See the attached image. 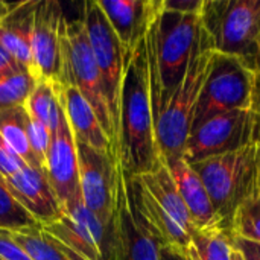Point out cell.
<instances>
[{
  "label": "cell",
  "instance_id": "cell-2",
  "mask_svg": "<svg viewBox=\"0 0 260 260\" xmlns=\"http://www.w3.org/2000/svg\"><path fill=\"white\" fill-rule=\"evenodd\" d=\"M201 35L200 14H180L161 8L146 32L154 117L184 78Z\"/></svg>",
  "mask_w": 260,
  "mask_h": 260
},
{
  "label": "cell",
  "instance_id": "cell-30",
  "mask_svg": "<svg viewBox=\"0 0 260 260\" xmlns=\"http://www.w3.org/2000/svg\"><path fill=\"white\" fill-rule=\"evenodd\" d=\"M24 163L15 155V152L6 145L3 137L0 136V177L6 178L15 174Z\"/></svg>",
  "mask_w": 260,
  "mask_h": 260
},
{
  "label": "cell",
  "instance_id": "cell-5",
  "mask_svg": "<svg viewBox=\"0 0 260 260\" xmlns=\"http://www.w3.org/2000/svg\"><path fill=\"white\" fill-rule=\"evenodd\" d=\"M200 18L213 52L260 72V0H204Z\"/></svg>",
  "mask_w": 260,
  "mask_h": 260
},
{
  "label": "cell",
  "instance_id": "cell-37",
  "mask_svg": "<svg viewBox=\"0 0 260 260\" xmlns=\"http://www.w3.org/2000/svg\"><path fill=\"white\" fill-rule=\"evenodd\" d=\"M232 260H245L244 259V256L233 247V253H232Z\"/></svg>",
  "mask_w": 260,
  "mask_h": 260
},
{
  "label": "cell",
  "instance_id": "cell-13",
  "mask_svg": "<svg viewBox=\"0 0 260 260\" xmlns=\"http://www.w3.org/2000/svg\"><path fill=\"white\" fill-rule=\"evenodd\" d=\"M41 227L87 260L107 259L110 230L85 206L81 193L62 209L58 219Z\"/></svg>",
  "mask_w": 260,
  "mask_h": 260
},
{
  "label": "cell",
  "instance_id": "cell-3",
  "mask_svg": "<svg viewBox=\"0 0 260 260\" xmlns=\"http://www.w3.org/2000/svg\"><path fill=\"white\" fill-rule=\"evenodd\" d=\"M128 184L136 210L158 244L186 253L195 227L161 157L152 171L128 177Z\"/></svg>",
  "mask_w": 260,
  "mask_h": 260
},
{
  "label": "cell",
  "instance_id": "cell-28",
  "mask_svg": "<svg viewBox=\"0 0 260 260\" xmlns=\"http://www.w3.org/2000/svg\"><path fill=\"white\" fill-rule=\"evenodd\" d=\"M26 131H27V140L30 145V151L35 157V160L38 161L40 168L44 169L49 146L52 142V133L41 122L34 119L27 111H26Z\"/></svg>",
  "mask_w": 260,
  "mask_h": 260
},
{
  "label": "cell",
  "instance_id": "cell-1",
  "mask_svg": "<svg viewBox=\"0 0 260 260\" xmlns=\"http://www.w3.org/2000/svg\"><path fill=\"white\" fill-rule=\"evenodd\" d=\"M117 155L128 177L146 174L160 161L145 38L129 55L125 69Z\"/></svg>",
  "mask_w": 260,
  "mask_h": 260
},
{
  "label": "cell",
  "instance_id": "cell-27",
  "mask_svg": "<svg viewBox=\"0 0 260 260\" xmlns=\"http://www.w3.org/2000/svg\"><path fill=\"white\" fill-rule=\"evenodd\" d=\"M232 235L233 238L260 244V193L238 209L232 224Z\"/></svg>",
  "mask_w": 260,
  "mask_h": 260
},
{
  "label": "cell",
  "instance_id": "cell-35",
  "mask_svg": "<svg viewBox=\"0 0 260 260\" xmlns=\"http://www.w3.org/2000/svg\"><path fill=\"white\" fill-rule=\"evenodd\" d=\"M253 110L257 113V119H259V136H257V142L260 143V72L256 73V90H254V104H253Z\"/></svg>",
  "mask_w": 260,
  "mask_h": 260
},
{
  "label": "cell",
  "instance_id": "cell-14",
  "mask_svg": "<svg viewBox=\"0 0 260 260\" xmlns=\"http://www.w3.org/2000/svg\"><path fill=\"white\" fill-rule=\"evenodd\" d=\"M58 0H38L32 29V61L35 79L58 82L62 62V35L66 26Z\"/></svg>",
  "mask_w": 260,
  "mask_h": 260
},
{
  "label": "cell",
  "instance_id": "cell-36",
  "mask_svg": "<svg viewBox=\"0 0 260 260\" xmlns=\"http://www.w3.org/2000/svg\"><path fill=\"white\" fill-rule=\"evenodd\" d=\"M17 5V2H2L0 0V24H2V21L5 20V17L12 11V8Z\"/></svg>",
  "mask_w": 260,
  "mask_h": 260
},
{
  "label": "cell",
  "instance_id": "cell-23",
  "mask_svg": "<svg viewBox=\"0 0 260 260\" xmlns=\"http://www.w3.org/2000/svg\"><path fill=\"white\" fill-rule=\"evenodd\" d=\"M0 136L24 165L40 168L27 140L24 107L0 110Z\"/></svg>",
  "mask_w": 260,
  "mask_h": 260
},
{
  "label": "cell",
  "instance_id": "cell-24",
  "mask_svg": "<svg viewBox=\"0 0 260 260\" xmlns=\"http://www.w3.org/2000/svg\"><path fill=\"white\" fill-rule=\"evenodd\" d=\"M233 236L232 233L215 230H195L190 245L184 253L189 260H232Z\"/></svg>",
  "mask_w": 260,
  "mask_h": 260
},
{
  "label": "cell",
  "instance_id": "cell-4",
  "mask_svg": "<svg viewBox=\"0 0 260 260\" xmlns=\"http://www.w3.org/2000/svg\"><path fill=\"white\" fill-rule=\"evenodd\" d=\"M190 166L203 180L222 229L232 233L238 209L260 193V143L254 142Z\"/></svg>",
  "mask_w": 260,
  "mask_h": 260
},
{
  "label": "cell",
  "instance_id": "cell-7",
  "mask_svg": "<svg viewBox=\"0 0 260 260\" xmlns=\"http://www.w3.org/2000/svg\"><path fill=\"white\" fill-rule=\"evenodd\" d=\"M58 85H73L94 110L104 131L117 154L116 136L108 111L102 78L90 49L82 15L76 20H66L62 35V62ZM119 157V155H117Z\"/></svg>",
  "mask_w": 260,
  "mask_h": 260
},
{
  "label": "cell",
  "instance_id": "cell-26",
  "mask_svg": "<svg viewBox=\"0 0 260 260\" xmlns=\"http://www.w3.org/2000/svg\"><path fill=\"white\" fill-rule=\"evenodd\" d=\"M35 82L34 76L23 69L0 79V110L24 107Z\"/></svg>",
  "mask_w": 260,
  "mask_h": 260
},
{
  "label": "cell",
  "instance_id": "cell-9",
  "mask_svg": "<svg viewBox=\"0 0 260 260\" xmlns=\"http://www.w3.org/2000/svg\"><path fill=\"white\" fill-rule=\"evenodd\" d=\"M82 20L85 24L91 53L94 56V61L98 64L102 78L104 93L111 116L114 136H116V148H117L122 85H123V76H125L128 58L125 55V50L119 38L116 37L113 27L110 26L107 17L104 15L98 0L84 3Z\"/></svg>",
  "mask_w": 260,
  "mask_h": 260
},
{
  "label": "cell",
  "instance_id": "cell-15",
  "mask_svg": "<svg viewBox=\"0 0 260 260\" xmlns=\"http://www.w3.org/2000/svg\"><path fill=\"white\" fill-rule=\"evenodd\" d=\"M44 171L52 190L61 204V209H64L81 193L76 142L66 119L64 110L59 126L52 134Z\"/></svg>",
  "mask_w": 260,
  "mask_h": 260
},
{
  "label": "cell",
  "instance_id": "cell-32",
  "mask_svg": "<svg viewBox=\"0 0 260 260\" xmlns=\"http://www.w3.org/2000/svg\"><path fill=\"white\" fill-rule=\"evenodd\" d=\"M233 247L244 256L245 260H260V244L250 242L241 238H233Z\"/></svg>",
  "mask_w": 260,
  "mask_h": 260
},
{
  "label": "cell",
  "instance_id": "cell-25",
  "mask_svg": "<svg viewBox=\"0 0 260 260\" xmlns=\"http://www.w3.org/2000/svg\"><path fill=\"white\" fill-rule=\"evenodd\" d=\"M40 227L35 218L11 195L0 177V229L20 232Z\"/></svg>",
  "mask_w": 260,
  "mask_h": 260
},
{
  "label": "cell",
  "instance_id": "cell-21",
  "mask_svg": "<svg viewBox=\"0 0 260 260\" xmlns=\"http://www.w3.org/2000/svg\"><path fill=\"white\" fill-rule=\"evenodd\" d=\"M11 235L32 260H87L47 233L41 225L35 229L11 232Z\"/></svg>",
  "mask_w": 260,
  "mask_h": 260
},
{
  "label": "cell",
  "instance_id": "cell-11",
  "mask_svg": "<svg viewBox=\"0 0 260 260\" xmlns=\"http://www.w3.org/2000/svg\"><path fill=\"white\" fill-rule=\"evenodd\" d=\"M161 245L142 221L131 198L122 165L117 171L116 203L105 260H160Z\"/></svg>",
  "mask_w": 260,
  "mask_h": 260
},
{
  "label": "cell",
  "instance_id": "cell-10",
  "mask_svg": "<svg viewBox=\"0 0 260 260\" xmlns=\"http://www.w3.org/2000/svg\"><path fill=\"white\" fill-rule=\"evenodd\" d=\"M259 119L251 110H233L216 114L190 129L184 158L197 163L229 154L257 142Z\"/></svg>",
  "mask_w": 260,
  "mask_h": 260
},
{
  "label": "cell",
  "instance_id": "cell-16",
  "mask_svg": "<svg viewBox=\"0 0 260 260\" xmlns=\"http://www.w3.org/2000/svg\"><path fill=\"white\" fill-rule=\"evenodd\" d=\"M98 3L119 38L126 58L145 38L163 8V0H98Z\"/></svg>",
  "mask_w": 260,
  "mask_h": 260
},
{
  "label": "cell",
  "instance_id": "cell-12",
  "mask_svg": "<svg viewBox=\"0 0 260 260\" xmlns=\"http://www.w3.org/2000/svg\"><path fill=\"white\" fill-rule=\"evenodd\" d=\"M76 151L81 197L85 206L110 230L114 213L117 171L120 161L119 158L102 154L81 142H76Z\"/></svg>",
  "mask_w": 260,
  "mask_h": 260
},
{
  "label": "cell",
  "instance_id": "cell-19",
  "mask_svg": "<svg viewBox=\"0 0 260 260\" xmlns=\"http://www.w3.org/2000/svg\"><path fill=\"white\" fill-rule=\"evenodd\" d=\"M58 94L75 140L102 154L119 158L94 110L78 91V88L73 85H58Z\"/></svg>",
  "mask_w": 260,
  "mask_h": 260
},
{
  "label": "cell",
  "instance_id": "cell-33",
  "mask_svg": "<svg viewBox=\"0 0 260 260\" xmlns=\"http://www.w3.org/2000/svg\"><path fill=\"white\" fill-rule=\"evenodd\" d=\"M21 70V67L15 62V59L6 52V49L0 44V79ZM24 70V69H23Z\"/></svg>",
  "mask_w": 260,
  "mask_h": 260
},
{
  "label": "cell",
  "instance_id": "cell-22",
  "mask_svg": "<svg viewBox=\"0 0 260 260\" xmlns=\"http://www.w3.org/2000/svg\"><path fill=\"white\" fill-rule=\"evenodd\" d=\"M26 111L41 122L52 134L58 129L62 117V105L58 94V85L47 79H38L26 102Z\"/></svg>",
  "mask_w": 260,
  "mask_h": 260
},
{
  "label": "cell",
  "instance_id": "cell-20",
  "mask_svg": "<svg viewBox=\"0 0 260 260\" xmlns=\"http://www.w3.org/2000/svg\"><path fill=\"white\" fill-rule=\"evenodd\" d=\"M37 2L38 0L17 2V5L0 24V44L21 69L34 76V79L35 72L32 61V29Z\"/></svg>",
  "mask_w": 260,
  "mask_h": 260
},
{
  "label": "cell",
  "instance_id": "cell-29",
  "mask_svg": "<svg viewBox=\"0 0 260 260\" xmlns=\"http://www.w3.org/2000/svg\"><path fill=\"white\" fill-rule=\"evenodd\" d=\"M0 260H32V257L15 242L11 232L0 229Z\"/></svg>",
  "mask_w": 260,
  "mask_h": 260
},
{
  "label": "cell",
  "instance_id": "cell-34",
  "mask_svg": "<svg viewBox=\"0 0 260 260\" xmlns=\"http://www.w3.org/2000/svg\"><path fill=\"white\" fill-rule=\"evenodd\" d=\"M160 260H189L187 256L175 248L171 247H161L160 250Z\"/></svg>",
  "mask_w": 260,
  "mask_h": 260
},
{
  "label": "cell",
  "instance_id": "cell-6",
  "mask_svg": "<svg viewBox=\"0 0 260 260\" xmlns=\"http://www.w3.org/2000/svg\"><path fill=\"white\" fill-rule=\"evenodd\" d=\"M212 55L213 50L201 27L195 53L189 62L183 81L155 116L157 148L163 160L184 157L193 114L212 62Z\"/></svg>",
  "mask_w": 260,
  "mask_h": 260
},
{
  "label": "cell",
  "instance_id": "cell-17",
  "mask_svg": "<svg viewBox=\"0 0 260 260\" xmlns=\"http://www.w3.org/2000/svg\"><path fill=\"white\" fill-rule=\"evenodd\" d=\"M2 180L11 195L40 225H46L61 216V204L52 190L44 169L23 165L15 174Z\"/></svg>",
  "mask_w": 260,
  "mask_h": 260
},
{
  "label": "cell",
  "instance_id": "cell-8",
  "mask_svg": "<svg viewBox=\"0 0 260 260\" xmlns=\"http://www.w3.org/2000/svg\"><path fill=\"white\" fill-rule=\"evenodd\" d=\"M254 70L239 58L213 52L193 114L192 128L221 113L251 110L254 104Z\"/></svg>",
  "mask_w": 260,
  "mask_h": 260
},
{
  "label": "cell",
  "instance_id": "cell-31",
  "mask_svg": "<svg viewBox=\"0 0 260 260\" xmlns=\"http://www.w3.org/2000/svg\"><path fill=\"white\" fill-rule=\"evenodd\" d=\"M204 0H163V8L180 14H201Z\"/></svg>",
  "mask_w": 260,
  "mask_h": 260
},
{
  "label": "cell",
  "instance_id": "cell-18",
  "mask_svg": "<svg viewBox=\"0 0 260 260\" xmlns=\"http://www.w3.org/2000/svg\"><path fill=\"white\" fill-rule=\"evenodd\" d=\"M163 161L168 166L172 180L186 204V209L190 215L195 230H215V229L224 230L221 219L213 207V203L207 193V189L203 180L200 178V175L190 166V163H187L184 157L163 160Z\"/></svg>",
  "mask_w": 260,
  "mask_h": 260
}]
</instances>
